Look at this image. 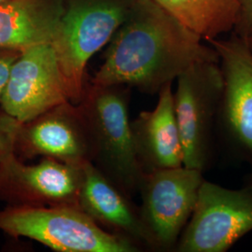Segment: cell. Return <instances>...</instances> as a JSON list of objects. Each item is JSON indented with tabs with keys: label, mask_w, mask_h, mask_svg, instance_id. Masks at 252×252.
Wrapping results in <instances>:
<instances>
[{
	"label": "cell",
	"mask_w": 252,
	"mask_h": 252,
	"mask_svg": "<svg viewBox=\"0 0 252 252\" xmlns=\"http://www.w3.org/2000/svg\"><path fill=\"white\" fill-rule=\"evenodd\" d=\"M178 80L174 110L183 153V166L204 172L211 159L212 131L223 91L219 62L190 66Z\"/></svg>",
	"instance_id": "5"
},
{
	"label": "cell",
	"mask_w": 252,
	"mask_h": 252,
	"mask_svg": "<svg viewBox=\"0 0 252 252\" xmlns=\"http://www.w3.org/2000/svg\"><path fill=\"white\" fill-rule=\"evenodd\" d=\"M247 42H248V44H249V46H250V48L252 49V37H251V38H249V39H245Z\"/></svg>",
	"instance_id": "20"
},
{
	"label": "cell",
	"mask_w": 252,
	"mask_h": 252,
	"mask_svg": "<svg viewBox=\"0 0 252 252\" xmlns=\"http://www.w3.org/2000/svg\"><path fill=\"white\" fill-rule=\"evenodd\" d=\"M203 173L182 165L143 174L138 209L152 248L176 249L196 207Z\"/></svg>",
	"instance_id": "6"
},
{
	"label": "cell",
	"mask_w": 252,
	"mask_h": 252,
	"mask_svg": "<svg viewBox=\"0 0 252 252\" xmlns=\"http://www.w3.org/2000/svg\"><path fill=\"white\" fill-rule=\"evenodd\" d=\"M252 231V189H228L205 180L179 252H225Z\"/></svg>",
	"instance_id": "7"
},
{
	"label": "cell",
	"mask_w": 252,
	"mask_h": 252,
	"mask_svg": "<svg viewBox=\"0 0 252 252\" xmlns=\"http://www.w3.org/2000/svg\"><path fill=\"white\" fill-rule=\"evenodd\" d=\"M130 87L87 82L79 104L91 147V162L130 198L138 191L143 171L137 161L128 107Z\"/></svg>",
	"instance_id": "2"
},
{
	"label": "cell",
	"mask_w": 252,
	"mask_h": 252,
	"mask_svg": "<svg viewBox=\"0 0 252 252\" xmlns=\"http://www.w3.org/2000/svg\"><path fill=\"white\" fill-rule=\"evenodd\" d=\"M63 0H8L0 4V49L24 51L52 42Z\"/></svg>",
	"instance_id": "14"
},
{
	"label": "cell",
	"mask_w": 252,
	"mask_h": 252,
	"mask_svg": "<svg viewBox=\"0 0 252 252\" xmlns=\"http://www.w3.org/2000/svg\"><path fill=\"white\" fill-rule=\"evenodd\" d=\"M82 181L79 206L102 228L125 236L138 245L151 247L139 209L90 162L81 164Z\"/></svg>",
	"instance_id": "13"
},
{
	"label": "cell",
	"mask_w": 252,
	"mask_h": 252,
	"mask_svg": "<svg viewBox=\"0 0 252 252\" xmlns=\"http://www.w3.org/2000/svg\"><path fill=\"white\" fill-rule=\"evenodd\" d=\"M247 188H249V189H252V175L251 176V178H250V180L248 181V183H247V186H246Z\"/></svg>",
	"instance_id": "19"
},
{
	"label": "cell",
	"mask_w": 252,
	"mask_h": 252,
	"mask_svg": "<svg viewBox=\"0 0 252 252\" xmlns=\"http://www.w3.org/2000/svg\"><path fill=\"white\" fill-rule=\"evenodd\" d=\"M204 41L233 32L240 6L238 0H155Z\"/></svg>",
	"instance_id": "15"
},
{
	"label": "cell",
	"mask_w": 252,
	"mask_h": 252,
	"mask_svg": "<svg viewBox=\"0 0 252 252\" xmlns=\"http://www.w3.org/2000/svg\"><path fill=\"white\" fill-rule=\"evenodd\" d=\"M0 230L60 252H135L139 245L102 228L79 206H13L0 211Z\"/></svg>",
	"instance_id": "4"
},
{
	"label": "cell",
	"mask_w": 252,
	"mask_h": 252,
	"mask_svg": "<svg viewBox=\"0 0 252 252\" xmlns=\"http://www.w3.org/2000/svg\"><path fill=\"white\" fill-rule=\"evenodd\" d=\"M216 50L155 0H135L90 83L154 94L190 66L219 62Z\"/></svg>",
	"instance_id": "1"
},
{
	"label": "cell",
	"mask_w": 252,
	"mask_h": 252,
	"mask_svg": "<svg viewBox=\"0 0 252 252\" xmlns=\"http://www.w3.org/2000/svg\"><path fill=\"white\" fill-rule=\"evenodd\" d=\"M11 123H12V120L8 116V119H7V121H6V124H5V126H4L2 131H1V133H0V147H1V145L3 143V141H4L5 137H6V135H7L8 132H9Z\"/></svg>",
	"instance_id": "18"
},
{
	"label": "cell",
	"mask_w": 252,
	"mask_h": 252,
	"mask_svg": "<svg viewBox=\"0 0 252 252\" xmlns=\"http://www.w3.org/2000/svg\"><path fill=\"white\" fill-rule=\"evenodd\" d=\"M240 6L239 19L233 34L243 39L252 37V0H238Z\"/></svg>",
	"instance_id": "16"
},
{
	"label": "cell",
	"mask_w": 252,
	"mask_h": 252,
	"mask_svg": "<svg viewBox=\"0 0 252 252\" xmlns=\"http://www.w3.org/2000/svg\"><path fill=\"white\" fill-rule=\"evenodd\" d=\"M135 0H63V10L51 42L68 100L79 104L92 56L110 41Z\"/></svg>",
	"instance_id": "3"
},
{
	"label": "cell",
	"mask_w": 252,
	"mask_h": 252,
	"mask_svg": "<svg viewBox=\"0 0 252 252\" xmlns=\"http://www.w3.org/2000/svg\"><path fill=\"white\" fill-rule=\"evenodd\" d=\"M28 158L41 156L69 164L91 162L90 140L81 108L70 101L17 124L14 149Z\"/></svg>",
	"instance_id": "11"
},
{
	"label": "cell",
	"mask_w": 252,
	"mask_h": 252,
	"mask_svg": "<svg viewBox=\"0 0 252 252\" xmlns=\"http://www.w3.org/2000/svg\"><path fill=\"white\" fill-rule=\"evenodd\" d=\"M67 101L53 46L44 43L22 51L0 99L5 114L25 124Z\"/></svg>",
	"instance_id": "9"
},
{
	"label": "cell",
	"mask_w": 252,
	"mask_h": 252,
	"mask_svg": "<svg viewBox=\"0 0 252 252\" xmlns=\"http://www.w3.org/2000/svg\"><path fill=\"white\" fill-rule=\"evenodd\" d=\"M6 1H8V0H0V4L3 3V2H6Z\"/></svg>",
	"instance_id": "21"
},
{
	"label": "cell",
	"mask_w": 252,
	"mask_h": 252,
	"mask_svg": "<svg viewBox=\"0 0 252 252\" xmlns=\"http://www.w3.org/2000/svg\"><path fill=\"white\" fill-rule=\"evenodd\" d=\"M21 51L12 49H0V99L9 80V73Z\"/></svg>",
	"instance_id": "17"
},
{
	"label": "cell",
	"mask_w": 252,
	"mask_h": 252,
	"mask_svg": "<svg viewBox=\"0 0 252 252\" xmlns=\"http://www.w3.org/2000/svg\"><path fill=\"white\" fill-rule=\"evenodd\" d=\"M16 127L17 124L0 148V191L16 200V206H79L81 165L48 157L25 164L14 153Z\"/></svg>",
	"instance_id": "8"
},
{
	"label": "cell",
	"mask_w": 252,
	"mask_h": 252,
	"mask_svg": "<svg viewBox=\"0 0 252 252\" xmlns=\"http://www.w3.org/2000/svg\"><path fill=\"white\" fill-rule=\"evenodd\" d=\"M158 94L155 108L140 112L131 122L135 155L143 173L183 165L172 83L165 84Z\"/></svg>",
	"instance_id": "12"
},
{
	"label": "cell",
	"mask_w": 252,
	"mask_h": 252,
	"mask_svg": "<svg viewBox=\"0 0 252 252\" xmlns=\"http://www.w3.org/2000/svg\"><path fill=\"white\" fill-rule=\"evenodd\" d=\"M207 42L216 50L223 76L218 120L234 151L252 163V49L234 34Z\"/></svg>",
	"instance_id": "10"
}]
</instances>
